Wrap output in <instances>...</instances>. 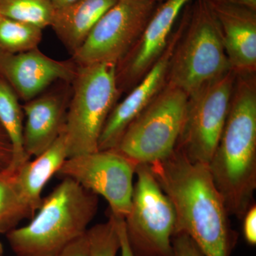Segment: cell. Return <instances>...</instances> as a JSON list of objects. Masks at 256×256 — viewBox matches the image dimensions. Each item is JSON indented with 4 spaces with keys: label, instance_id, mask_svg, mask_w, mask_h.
<instances>
[{
    "label": "cell",
    "instance_id": "cell-1",
    "mask_svg": "<svg viewBox=\"0 0 256 256\" xmlns=\"http://www.w3.org/2000/svg\"><path fill=\"white\" fill-rule=\"evenodd\" d=\"M149 165L174 207L175 234L188 235L204 256H230L237 235L208 166L192 162L176 148L170 156Z\"/></svg>",
    "mask_w": 256,
    "mask_h": 256
},
{
    "label": "cell",
    "instance_id": "cell-2",
    "mask_svg": "<svg viewBox=\"0 0 256 256\" xmlns=\"http://www.w3.org/2000/svg\"><path fill=\"white\" fill-rule=\"evenodd\" d=\"M207 166L229 214L242 218L256 190V74H237L226 121Z\"/></svg>",
    "mask_w": 256,
    "mask_h": 256
},
{
    "label": "cell",
    "instance_id": "cell-3",
    "mask_svg": "<svg viewBox=\"0 0 256 256\" xmlns=\"http://www.w3.org/2000/svg\"><path fill=\"white\" fill-rule=\"evenodd\" d=\"M98 207L97 195L69 178L42 202L31 222L6 234L18 256H56L88 230Z\"/></svg>",
    "mask_w": 256,
    "mask_h": 256
},
{
    "label": "cell",
    "instance_id": "cell-4",
    "mask_svg": "<svg viewBox=\"0 0 256 256\" xmlns=\"http://www.w3.org/2000/svg\"><path fill=\"white\" fill-rule=\"evenodd\" d=\"M230 70L210 4L206 0L192 2L188 22L170 60L168 82L190 97Z\"/></svg>",
    "mask_w": 256,
    "mask_h": 256
},
{
    "label": "cell",
    "instance_id": "cell-5",
    "mask_svg": "<svg viewBox=\"0 0 256 256\" xmlns=\"http://www.w3.org/2000/svg\"><path fill=\"white\" fill-rule=\"evenodd\" d=\"M64 133L68 158L98 150L102 128L121 92L116 78V64L78 66Z\"/></svg>",
    "mask_w": 256,
    "mask_h": 256
},
{
    "label": "cell",
    "instance_id": "cell-6",
    "mask_svg": "<svg viewBox=\"0 0 256 256\" xmlns=\"http://www.w3.org/2000/svg\"><path fill=\"white\" fill-rule=\"evenodd\" d=\"M188 99L182 90L166 82L114 149L136 165L152 164L170 156L181 134Z\"/></svg>",
    "mask_w": 256,
    "mask_h": 256
},
{
    "label": "cell",
    "instance_id": "cell-7",
    "mask_svg": "<svg viewBox=\"0 0 256 256\" xmlns=\"http://www.w3.org/2000/svg\"><path fill=\"white\" fill-rule=\"evenodd\" d=\"M132 203L124 218L128 242L134 256H174V207L156 182L148 164L137 165Z\"/></svg>",
    "mask_w": 256,
    "mask_h": 256
},
{
    "label": "cell",
    "instance_id": "cell-8",
    "mask_svg": "<svg viewBox=\"0 0 256 256\" xmlns=\"http://www.w3.org/2000/svg\"><path fill=\"white\" fill-rule=\"evenodd\" d=\"M160 3L153 0H118L72 54L77 66L118 64L142 34Z\"/></svg>",
    "mask_w": 256,
    "mask_h": 256
},
{
    "label": "cell",
    "instance_id": "cell-9",
    "mask_svg": "<svg viewBox=\"0 0 256 256\" xmlns=\"http://www.w3.org/2000/svg\"><path fill=\"white\" fill-rule=\"evenodd\" d=\"M236 75L230 70L188 97L176 148L192 162H210L226 121Z\"/></svg>",
    "mask_w": 256,
    "mask_h": 256
},
{
    "label": "cell",
    "instance_id": "cell-10",
    "mask_svg": "<svg viewBox=\"0 0 256 256\" xmlns=\"http://www.w3.org/2000/svg\"><path fill=\"white\" fill-rule=\"evenodd\" d=\"M136 166L116 150L109 149L67 158L56 175L72 178L104 197L111 214L124 220L131 208Z\"/></svg>",
    "mask_w": 256,
    "mask_h": 256
},
{
    "label": "cell",
    "instance_id": "cell-11",
    "mask_svg": "<svg viewBox=\"0 0 256 256\" xmlns=\"http://www.w3.org/2000/svg\"><path fill=\"white\" fill-rule=\"evenodd\" d=\"M183 12L180 23L172 34L162 54L137 85L128 92L124 100L114 106L101 132L98 150L116 148L129 124L146 109L166 85L172 56L188 22V6Z\"/></svg>",
    "mask_w": 256,
    "mask_h": 256
},
{
    "label": "cell",
    "instance_id": "cell-12",
    "mask_svg": "<svg viewBox=\"0 0 256 256\" xmlns=\"http://www.w3.org/2000/svg\"><path fill=\"white\" fill-rule=\"evenodd\" d=\"M193 0H164L158 5L142 34L116 65L120 92H129L161 56L181 12Z\"/></svg>",
    "mask_w": 256,
    "mask_h": 256
},
{
    "label": "cell",
    "instance_id": "cell-13",
    "mask_svg": "<svg viewBox=\"0 0 256 256\" xmlns=\"http://www.w3.org/2000/svg\"><path fill=\"white\" fill-rule=\"evenodd\" d=\"M77 68L73 60H54L38 48L16 54L0 50V77L24 102L55 82H72Z\"/></svg>",
    "mask_w": 256,
    "mask_h": 256
},
{
    "label": "cell",
    "instance_id": "cell-14",
    "mask_svg": "<svg viewBox=\"0 0 256 256\" xmlns=\"http://www.w3.org/2000/svg\"><path fill=\"white\" fill-rule=\"evenodd\" d=\"M40 94L22 106L24 148L30 158L37 156L52 146L64 130L70 92L68 85Z\"/></svg>",
    "mask_w": 256,
    "mask_h": 256
},
{
    "label": "cell",
    "instance_id": "cell-15",
    "mask_svg": "<svg viewBox=\"0 0 256 256\" xmlns=\"http://www.w3.org/2000/svg\"><path fill=\"white\" fill-rule=\"evenodd\" d=\"M206 2L220 26L224 50L232 70L236 74H256V10Z\"/></svg>",
    "mask_w": 256,
    "mask_h": 256
},
{
    "label": "cell",
    "instance_id": "cell-16",
    "mask_svg": "<svg viewBox=\"0 0 256 256\" xmlns=\"http://www.w3.org/2000/svg\"><path fill=\"white\" fill-rule=\"evenodd\" d=\"M67 158L66 140L64 129L46 151L35 156L34 160H28L13 172L20 196L32 217L41 206L44 188L50 178L56 174Z\"/></svg>",
    "mask_w": 256,
    "mask_h": 256
},
{
    "label": "cell",
    "instance_id": "cell-17",
    "mask_svg": "<svg viewBox=\"0 0 256 256\" xmlns=\"http://www.w3.org/2000/svg\"><path fill=\"white\" fill-rule=\"evenodd\" d=\"M118 0H76L55 10L50 28L73 54L92 28Z\"/></svg>",
    "mask_w": 256,
    "mask_h": 256
},
{
    "label": "cell",
    "instance_id": "cell-18",
    "mask_svg": "<svg viewBox=\"0 0 256 256\" xmlns=\"http://www.w3.org/2000/svg\"><path fill=\"white\" fill-rule=\"evenodd\" d=\"M24 112L20 99L9 84L0 77V124L8 134L13 148L10 170L14 172L31 158L24 148Z\"/></svg>",
    "mask_w": 256,
    "mask_h": 256
},
{
    "label": "cell",
    "instance_id": "cell-19",
    "mask_svg": "<svg viewBox=\"0 0 256 256\" xmlns=\"http://www.w3.org/2000/svg\"><path fill=\"white\" fill-rule=\"evenodd\" d=\"M30 217L32 216L20 196L14 173L9 170L0 173V234H8Z\"/></svg>",
    "mask_w": 256,
    "mask_h": 256
},
{
    "label": "cell",
    "instance_id": "cell-20",
    "mask_svg": "<svg viewBox=\"0 0 256 256\" xmlns=\"http://www.w3.org/2000/svg\"><path fill=\"white\" fill-rule=\"evenodd\" d=\"M43 30L0 14V50L16 54L38 48Z\"/></svg>",
    "mask_w": 256,
    "mask_h": 256
},
{
    "label": "cell",
    "instance_id": "cell-21",
    "mask_svg": "<svg viewBox=\"0 0 256 256\" xmlns=\"http://www.w3.org/2000/svg\"><path fill=\"white\" fill-rule=\"evenodd\" d=\"M55 10L50 0H0V14L42 30L50 28Z\"/></svg>",
    "mask_w": 256,
    "mask_h": 256
},
{
    "label": "cell",
    "instance_id": "cell-22",
    "mask_svg": "<svg viewBox=\"0 0 256 256\" xmlns=\"http://www.w3.org/2000/svg\"><path fill=\"white\" fill-rule=\"evenodd\" d=\"M87 234L90 256H117L120 238L114 215L110 213L107 222L88 229Z\"/></svg>",
    "mask_w": 256,
    "mask_h": 256
},
{
    "label": "cell",
    "instance_id": "cell-23",
    "mask_svg": "<svg viewBox=\"0 0 256 256\" xmlns=\"http://www.w3.org/2000/svg\"><path fill=\"white\" fill-rule=\"evenodd\" d=\"M174 256H200L202 252L186 234H175L172 238Z\"/></svg>",
    "mask_w": 256,
    "mask_h": 256
},
{
    "label": "cell",
    "instance_id": "cell-24",
    "mask_svg": "<svg viewBox=\"0 0 256 256\" xmlns=\"http://www.w3.org/2000/svg\"><path fill=\"white\" fill-rule=\"evenodd\" d=\"M56 256H90L87 232L69 242Z\"/></svg>",
    "mask_w": 256,
    "mask_h": 256
},
{
    "label": "cell",
    "instance_id": "cell-25",
    "mask_svg": "<svg viewBox=\"0 0 256 256\" xmlns=\"http://www.w3.org/2000/svg\"><path fill=\"white\" fill-rule=\"evenodd\" d=\"M242 234L246 242L250 246L256 244V205L254 204L247 210L242 216Z\"/></svg>",
    "mask_w": 256,
    "mask_h": 256
},
{
    "label": "cell",
    "instance_id": "cell-26",
    "mask_svg": "<svg viewBox=\"0 0 256 256\" xmlns=\"http://www.w3.org/2000/svg\"><path fill=\"white\" fill-rule=\"evenodd\" d=\"M13 160V148L8 134L0 124V173L11 166Z\"/></svg>",
    "mask_w": 256,
    "mask_h": 256
},
{
    "label": "cell",
    "instance_id": "cell-27",
    "mask_svg": "<svg viewBox=\"0 0 256 256\" xmlns=\"http://www.w3.org/2000/svg\"><path fill=\"white\" fill-rule=\"evenodd\" d=\"M120 238V256H134L126 234L124 220L114 216Z\"/></svg>",
    "mask_w": 256,
    "mask_h": 256
},
{
    "label": "cell",
    "instance_id": "cell-28",
    "mask_svg": "<svg viewBox=\"0 0 256 256\" xmlns=\"http://www.w3.org/2000/svg\"><path fill=\"white\" fill-rule=\"evenodd\" d=\"M210 2L226 3L246 6L250 9L256 10V0H206Z\"/></svg>",
    "mask_w": 256,
    "mask_h": 256
},
{
    "label": "cell",
    "instance_id": "cell-29",
    "mask_svg": "<svg viewBox=\"0 0 256 256\" xmlns=\"http://www.w3.org/2000/svg\"><path fill=\"white\" fill-rule=\"evenodd\" d=\"M50 1L52 5H53L54 8L57 10L72 4L76 0H50Z\"/></svg>",
    "mask_w": 256,
    "mask_h": 256
},
{
    "label": "cell",
    "instance_id": "cell-30",
    "mask_svg": "<svg viewBox=\"0 0 256 256\" xmlns=\"http://www.w3.org/2000/svg\"><path fill=\"white\" fill-rule=\"evenodd\" d=\"M0 256H4V250H3L2 245L0 244Z\"/></svg>",
    "mask_w": 256,
    "mask_h": 256
},
{
    "label": "cell",
    "instance_id": "cell-31",
    "mask_svg": "<svg viewBox=\"0 0 256 256\" xmlns=\"http://www.w3.org/2000/svg\"><path fill=\"white\" fill-rule=\"evenodd\" d=\"M153 1H156L158 3H161L163 1H164V0H153Z\"/></svg>",
    "mask_w": 256,
    "mask_h": 256
},
{
    "label": "cell",
    "instance_id": "cell-32",
    "mask_svg": "<svg viewBox=\"0 0 256 256\" xmlns=\"http://www.w3.org/2000/svg\"><path fill=\"white\" fill-rule=\"evenodd\" d=\"M203 256V255H202V254H201V256Z\"/></svg>",
    "mask_w": 256,
    "mask_h": 256
}]
</instances>
